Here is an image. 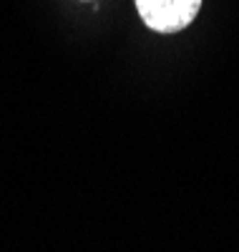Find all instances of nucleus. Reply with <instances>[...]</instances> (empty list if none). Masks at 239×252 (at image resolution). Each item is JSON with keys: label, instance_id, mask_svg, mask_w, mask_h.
I'll list each match as a JSON object with an SVG mask.
<instances>
[{"label": "nucleus", "instance_id": "nucleus-1", "mask_svg": "<svg viewBox=\"0 0 239 252\" xmlns=\"http://www.w3.org/2000/svg\"><path fill=\"white\" fill-rule=\"evenodd\" d=\"M144 26L154 33H181L199 15L204 0H134Z\"/></svg>", "mask_w": 239, "mask_h": 252}]
</instances>
